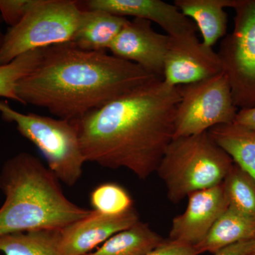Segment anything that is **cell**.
<instances>
[{"mask_svg": "<svg viewBox=\"0 0 255 255\" xmlns=\"http://www.w3.org/2000/svg\"><path fill=\"white\" fill-rule=\"evenodd\" d=\"M228 207L255 219V180L236 163L222 182Z\"/></svg>", "mask_w": 255, "mask_h": 255, "instance_id": "cell-20", "label": "cell"}, {"mask_svg": "<svg viewBox=\"0 0 255 255\" xmlns=\"http://www.w3.org/2000/svg\"><path fill=\"white\" fill-rule=\"evenodd\" d=\"M234 124L255 131V107L238 111Z\"/></svg>", "mask_w": 255, "mask_h": 255, "instance_id": "cell-25", "label": "cell"}, {"mask_svg": "<svg viewBox=\"0 0 255 255\" xmlns=\"http://www.w3.org/2000/svg\"><path fill=\"white\" fill-rule=\"evenodd\" d=\"M140 222L135 209L119 216L92 211L85 219L59 231L58 247L63 255H87L117 233Z\"/></svg>", "mask_w": 255, "mask_h": 255, "instance_id": "cell-13", "label": "cell"}, {"mask_svg": "<svg viewBox=\"0 0 255 255\" xmlns=\"http://www.w3.org/2000/svg\"><path fill=\"white\" fill-rule=\"evenodd\" d=\"M248 255H255V238L254 241H253V247H252L251 251Z\"/></svg>", "mask_w": 255, "mask_h": 255, "instance_id": "cell-28", "label": "cell"}, {"mask_svg": "<svg viewBox=\"0 0 255 255\" xmlns=\"http://www.w3.org/2000/svg\"><path fill=\"white\" fill-rule=\"evenodd\" d=\"M174 116V138L197 135L219 125L234 123L238 109L224 73L181 85Z\"/></svg>", "mask_w": 255, "mask_h": 255, "instance_id": "cell-8", "label": "cell"}, {"mask_svg": "<svg viewBox=\"0 0 255 255\" xmlns=\"http://www.w3.org/2000/svg\"><path fill=\"white\" fill-rule=\"evenodd\" d=\"M0 113L16 124L21 135L33 144L46 159L48 167L69 187L78 183L86 162L76 127L72 122L36 114H24L0 101Z\"/></svg>", "mask_w": 255, "mask_h": 255, "instance_id": "cell-5", "label": "cell"}, {"mask_svg": "<svg viewBox=\"0 0 255 255\" xmlns=\"http://www.w3.org/2000/svg\"><path fill=\"white\" fill-rule=\"evenodd\" d=\"M254 241V240H253ZM253 241L241 242L224 248L214 255H248L253 245Z\"/></svg>", "mask_w": 255, "mask_h": 255, "instance_id": "cell-26", "label": "cell"}, {"mask_svg": "<svg viewBox=\"0 0 255 255\" xmlns=\"http://www.w3.org/2000/svg\"><path fill=\"white\" fill-rule=\"evenodd\" d=\"M0 189L5 196L0 208V237L63 229L93 211L69 200L59 179L38 157L26 152L3 164Z\"/></svg>", "mask_w": 255, "mask_h": 255, "instance_id": "cell-3", "label": "cell"}, {"mask_svg": "<svg viewBox=\"0 0 255 255\" xmlns=\"http://www.w3.org/2000/svg\"><path fill=\"white\" fill-rule=\"evenodd\" d=\"M217 53L197 36L170 38L164 60L163 82L171 87L189 85L222 73Z\"/></svg>", "mask_w": 255, "mask_h": 255, "instance_id": "cell-9", "label": "cell"}, {"mask_svg": "<svg viewBox=\"0 0 255 255\" xmlns=\"http://www.w3.org/2000/svg\"><path fill=\"white\" fill-rule=\"evenodd\" d=\"M255 238V219L228 207L195 248L199 255H214L224 248Z\"/></svg>", "mask_w": 255, "mask_h": 255, "instance_id": "cell-16", "label": "cell"}, {"mask_svg": "<svg viewBox=\"0 0 255 255\" xmlns=\"http://www.w3.org/2000/svg\"><path fill=\"white\" fill-rule=\"evenodd\" d=\"M179 101V86L157 79L72 122L86 162L147 179L173 140Z\"/></svg>", "mask_w": 255, "mask_h": 255, "instance_id": "cell-1", "label": "cell"}, {"mask_svg": "<svg viewBox=\"0 0 255 255\" xmlns=\"http://www.w3.org/2000/svg\"><path fill=\"white\" fill-rule=\"evenodd\" d=\"M164 241L147 223L140 221L114 235L97 251L87 255H146Z\"/></svg>", "mask_w": 255, "mask_h": 255, "instance_id": "cell-18", "label": "cell"}, {"mask_svg": "<svg viewBox=\"0 0 255 255\" xmlns=\"http://www.w3.org/2000/svg\"><path fill=\"white\" fill-rule=\"evenodd\" d=\"M195 247L169 241H164L150 253L146 255H199Z\"/></svg>", "mask_w": 255, "mask_h": 255, "instance_id": "cell-24", "label": "cell"}, {"mask_svg": "<svg viewBox=\"0 0 255 255\" xmlns=\"http://www.w3.org/2000/svg\"><path fill=\"white\" fill-rule=\"evenodd\" d=\"M234 28L224 37L219 55L238 110L255 107V0H236Z\"/></svg>", "mask_w": 255, "mask_h": 255, "instance_id": "cell-7", "label": "cell"}, {"mask_svg": "<svg viewBox=\"0 0 255 255\" xmlns=\"http://www.w3.org/2000/svg\"><path fill=\"white\" fill-rule=\"evenodd\" d=\"M157 79L136 64L69 42L45 48L38 66L18 82L16 93L22 105L73 122Z\"/></svg>", "mask_w": 255, "mask_h": 255, "instance_id": "cell-2", "label": "cell"}, {"mask_svg": "<svg viewBox=\"0 0 255 255\" xmlns=\"http://www.w3.org/2000/svg\"><path fill=\"white\" fill-rule=\"evenodd\" d=\"M128 21L102 10L82 9L71 43L85 51L106 52Z\"/></svg>", "mask_w": 255, "mask_h": 255, "instance_id": "cell-14", "label": "cell"}, {"mask_svg": "<svg viewBox=\"0 0 255 255\" xmlns=\"http://www.w3.org/2000/svg\"><path fill=\"white\" fill-rule=\"evenodd\" d=\"M81 13L78 1L36 0L22 21L5 33L0 65L31 50L71 42Z\"/></svg>", "mask_w": 255, "mask_h": 255, "instance_id": "cell-6", "label": "cell"}, {"mask_svg": "<svg viewBox=\"0 0 255 255\" xmlns=\"http://www.w3.org/2000/svg\"><path fill=\"white\" fill-rule=\"evenodd\" d=\"M1 16H0V50H1V47H2L3 42H4V33H3L2 30L1 28Z\"/></svg>", "mask_w": 255, "mask_h": 255, "instance_id": "cell-27", "label": "cell"}, {"mask_svg": "<svg viewBox=\"0 0 255 255\" xmlns=\"http://www.w3.org/2000/svg\"><path fill=\"white\" fill-rule=\"evenodd\" d=\"M151 23L140 18L129 20L109 50L112 55L136 64L163 80L164 60L170 37L156 32Z\"/></svg>", "mask_w": 255, "mask_h": 255, "instance_id": "cell-10", "label": "cell"}, {"mask_svg": "<svg viewBox=\"0 0 255 255\" xmlns=\"http://www.w3.org/2000/svg\"><path fill=\"white\" fill-rule=\"evenodd\" d=\"M94 211L108 216H119L133 209V201L123 187L116 183H104L90 194Z\"/></svg>", "mask_w": 255, "mask_h": 255, "instance_id": "cell-22", "label": "cell"}, {"mask_svg": "<svg viewBox=\"0 0 255 255\" xmlns=\"http://www.w3.org/2000/svg\"><path fill=\"white\" fill-rule=\"evenodd\" d=\"M44 48L26 52L9 63L0 65V97L20 103L16 93V85L38 66Z\"/></svg>", "mask_w": 255, "mask_h": 255, "instance_id": "cell-21", "label": "cell"}, {"mask_svg": "<svg viewBox=\"0 0 255 255\" xmlns=\"http://www.w3.org/2000/svg\"><path fill=\"white\" fill-rule=\"evenodd\" d=\"M36 0H0V16L10 27L22 21Z\"/></svg>", "mask_w": 255, "mask_h": 255, "instance_id": "cell-23", "label": "cell"}, {"mask_svg": "<svg viewBox=\"0 0 255 255\" xmlns=\"http://www.w3.org/2000/svg\"><path fill=\"white\" fill-rule=\"evenodd\" d=\"M60 230H41L0 237L4 255H63L58 247Z\"/></svg>", "mask_w": 255, "mask_h": 255, "instance_id": "cell-19", "label": "cell"}, {"mask_svg": "<svg viewBox=\"0 0 255 255\" xmlns=\"http://www.w3.org/2000/svg\"><path fill=\"white\" fill-rule=\"evenodd\" d=\"M208 132L234 163L255 180V131L233 123L217 126Z\"/></svg>", "mask_w": 255, "mask_h": 255, "instance_id": "cell-17", "label": "cell"}, {"mask_svg": "<svg viewBox=\"0 0 255 255\" xmlns=\"http://www.w3.org/2000/svg\"><path fill=\"white\" fill-rule=\"evenodd\" d=\"M236 0H175L174 4L191 19L201 32L206 46H213L226 36L228 15L225 8H233Z\"/></svg>", "mask_w": 255, "mask_h": 255, "instance_id": "cell-15", "label": "cell"}, {"mask_svg": "<svg viewBox=\"0 0 255 255\" xmlns=\"http://www.w3.org/2000/svg\"><path fill=\"white\" fill-rule=\"evenodd\" d=\"M78 4L82 9L102 10L123 17L130 16L155 22L170 38L196 35L197 28L191 19L174 4L161 0H87Z\"/></svg>", "mask_w": 255, "mask_h": 255, "instance_id": "cell-11", "label": "cell"}, {"mask_svg": "<svg viewBox=\"0 0 255 255\" xmlns=\"http://www.w3.org/2000/svg\"><path fill=\"white\" fill-rule=\"evenodd\" d=\"M185 211L172 221L169 241L196 246L205 238L228 204L222 183L188 196Z\"/></svg>", "mask_w": 255, "mask_h": 255, "instance_id": "cell-12", "label": "cell"}, {"mask_svg": "<svg viewBox=\"0 0 255 255\" xmlns=\"http://www.w3.org/2000/svg\"><path fill=\"white\" fill-rule=\"evenodd\" d=\"M234 162L209 132L174 138L161 159L157 172L174 204L196 191L219 185Z\"/></svg>", "mask_w": 255, "mask_h": 255, "instance_id": "cell-4", "label": "cell"}]
</instances>
